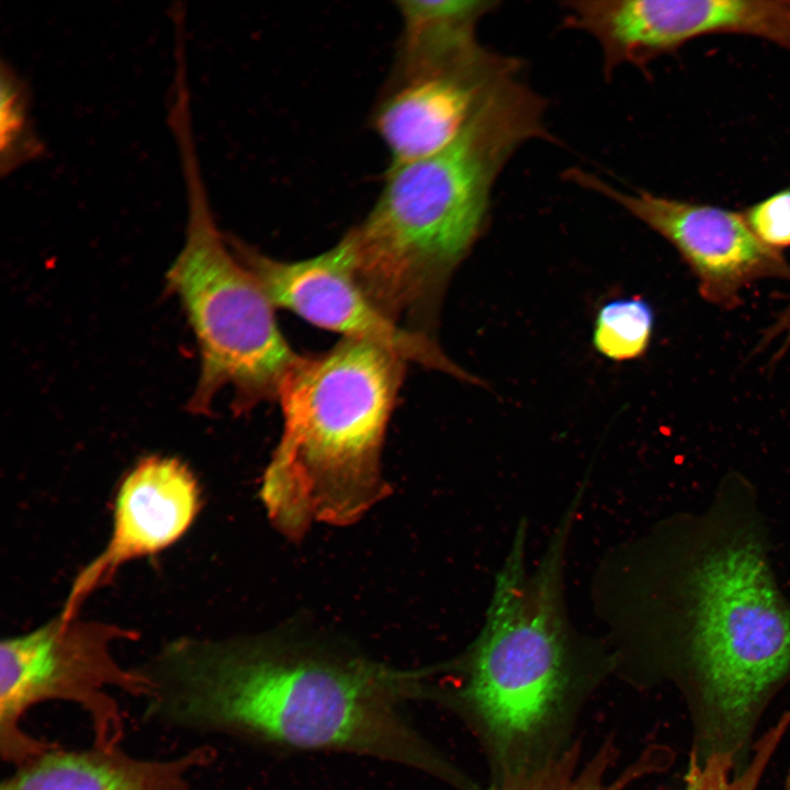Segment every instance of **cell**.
<instances>
[{"label":"cell","mask_w":790,"mask_h":790,"mask_svg":"<svg viewBox=\"0 0 790 790\" xmlns=\"http://www.w3.org/2000/svg\"><path fill=\"white\" fill-rule=\"evenodd\" d=\"M199 509L198 482L187 465L173 458L140 460L117 490L108 545L78 574L60 614L66 619L77 617L87 597L106 584L124 563L174 543Z\"/></svg>","instance_id":"7c38bea8"},{"label":"cell","mask_w":790,"mask_h":790,"mask_svg":"<svg viewBox=\"0 0 790 790\" xmlns=\"http://www.w3.org/2000/svg\"><path fill=\"white\" fill-rule=\"evenodd\" d=\"M137 633L113 623L66 619L61 614L0 646V755L13 767L54 747L23 726L34 707L61 701L90 721L92 744L120 746L125 719L112 690L144 699L149 682L137 667H124L112 645Z\"/></svg>","instance_id":"52a82bcc"},{"label":"cell","mask_w":790,"mask_h":790,"mask_svg":"<svg viewBox=\"0 0 790 790\" xmlns=\"http://www.w3.org/2000/svg\"><path fill=\"white\" fill-rule=\"evenodd\" d=\"M597 614L616 675L639 687L675 684L691 715V751L726 754L742 767L761 714L790 679V609L761 553L715 546L687 580H674L624 549Z\"/></svg>","instance_id":"7a4b0ae2"},{"label":"cell","mask_w":790,"mask_h":790,"mask_svg":"<svg viewBox=\"0 0 790 790\" xmlns=\"http://www.w3.org/2000/svg\"><path fill=\"white\" fill-rule=\"evenodd\" d=\"M522 71V61L478 41L449 55L396 64L374 115L392 165L429 157L450 145L488 97Z\"/></svg>","instance_id":"9c48e42d"},{"label":"cell","mask_w":790,"mask_h":790,"mask_svg":"<svg viewBox=\"0 0 790 790\" xmlns=\"http://www.w3.org/2000/svg\"><path fill=\"white\" fill-rule=\"evenodd\" d=\"M780 341L775 359L782 357L790 347V302L778 314L774 323L764 331L759 342L760 347H766L771 341Z\"/></svg>","instance_id":"ffe728a7"},{"label":"cell","mask_w":790,"mask_h":790,"mask_svg":"<svg viewBox=\"0 0 790 790\" xmlns=\"http://www.w3.org/2000/svg\"><path fill=\"white\" fill-rule=\"evenodd\" d=\"M588 30L608 71L623 65L644 70L707 34L753 35L790 48V0H600Z\"/></svg>","instance_id":"8fae6325"},{"label":"cell","mask_w":790,"mask_h":790,"mask_svg":"<svg viewBox=\"0 0 790 790\" xmlns=\"http://www.w3.org/2000/svg\"><path fill=\"white\" fill-rule=\"evenodd\" d=\"M405 365L381 345L342 338L289 372L278 396L283 432L260 489L281 533L353 523L387 495L381 452Z\"/></svg>","instance_id":"5b68a950"},{"label":"cell","mask_w":790,"mask_h":790,"mask_svg":"<svg viewBox=\"0 0 790 790\" xmlns=\"http://www.w3.org/2000/svg\"><path fill=\"white\" fill-rule=\"evenodd\" d=\"M149 681L142 720L162 729L296 751L363 755L426 772L456 790L477 782L404 714L426 669L276 636L182 639L137 667Z\"/></svg>","instance_id":"6da1fadb"},{"label":"cell","mask_w":790,"mask_h":790,"mask_svg":"<svg viewBox=\"0 0 790 790\" xmlns=\"http://www.w3.org/2000/svg\"><path fill=\"white\" fill-rule=\"evenodd\" d=\"M545 110L520 72L488 97L450 145L392 165L374 206L349 230L356 278L387 318L430 335L451 274L486 228L506 163L529 140L555 142Z\"/></svg>","instance_id":"277c9868"},{"label":"cell","mask_w":790,"mask_h":790,"mask_svg":"<svg viewBox=\"0 0 790 790\" xmlns=\"http://www.w3.org/2000/svg\"><path fill=\"white\" fill-rule=\"evenodd\" d=\"M229 241L274 307L291 311L343 338L381 345L406 362L479 383L448 358L431 335L396 324L372 303L356 278L349 232L326 251L298 261L276 260L236 238L229 237Z\"/></svg>","instance_id":"ba28073f"},{"label":"cell","mask_w":790,"mask_h":790,"mask_svg":"<svg viewBox=\"0 0 790 790\" xmlns=\"http://www.w3.org/2000/svg\"><path fill=\"white\" fill-rule=\"evenodd\" d=\"M654 313L642 297H622L607 302L597 313L592 345L613 361L640 358L650 346Z\"/></svg>","instance_id":"ac0fdd59"},{"label":"cell","mask_w":790,"mask_h":790,"mask_svg":"<svg viewBox=\"0 0 790 790\" xmlns=\"http://www.w3.org/2000/svg\"><path fill=\"white\" fill-rule=\"evenodd\" d=\"M582 751L577 738L561 755L533 769L490 781L483 790H628L637 780L667 769L675 758L669 747L651 745L619 775L610 777L619 757L612 735L586 760Z\"/></svg>","instance_id":"5bb4252c"},{"label":"cell","mask_w":790,"mask_h":790,"mask_svg":"<svg viewBox=\"0 0 790 790\" xmlns=\"http://www.w3.org/2000/svg\"><path fill=\"white\" fill-rule=\"evenodd\" d=\"M499 2L486 0H405L397 2L403 21L400 53H427L477 38L482 18Z\"/></svg>","instance_id":"9a60e30c"},{"label":"cell","mask_w":790,"mask_h":790,"mask_svg":"<svg viewBox=\"0 0 790 790\" xmlns=\"http://www.w3.org/2000/svg\"><path fill=\"white\" fill-rule=\"evenodd\" d=\"M184 180V244L167 272L200 351V376L190 410L211 411L214 397L233 392L235 413L278 400L282 382L301 359L279 328L274 306L216 225L194 136L176 140Z\"/></svg>","instance_id":"8992f818"},{"label":"cell","mask_w":790,"mask_h":790,"mask_svg":"<svg viewBox=\"0 0 790 790\" xmlns=\"http://www.w3.org/2000/svg\"><path fill=\"white\" fill-rule=\"evenodd\" d=\"M44 145L31 115L30 90L5 60L0 75V171L5 177L38 158Z\"/></svg>","instance_id":"e0dca14e"},{"label":"cell","mask_w":790,"mask_h":790,"mask_svg":"<svg viewBox=\"0 0 790 790\" xmlns=\"http://www.w3.org/2000/svg\"><path fill=\"white\" fill-rule=\"evenodd\" d=\"M578 507L571 504L535 565L528 524L517 526L483 625L454 659L430 668L425 699L452 711L481 745L490 781L533 769L576 740L579 713L616 672L606 640L578 632L565 605V558Z\"/></svg>","instance_id":"3957f363"},{"label":"cell","mask_w":790,"mask_h":790,"mask_svg":"<svg viewBox=\"0 0 790 790\" xmlns=\"http://www.w3.org/2000/svg\"><path fill=\"white\" fill-rule=\"evenodd\" d=\"M216 752L199 745L168 758H143L122 745L70 749L55 745L14 767L0 790H194L191 775Z\"/></svg>","instance_id":"4fadbf2b"},{"label":"cell","mask_w":790,"mask_h":790,"mask_svg":"<svg viewBox=\"0 0 790 790\" xmlns=\"http://www.w3.org/2000/svg\"><path fill=\"white\" fill-rule=\"evenodd\" d=\"M743 214L765 245L779 251L790 246V189L752 205Z\"/></svg>","instance_id":"d6986e66"},{"label":"cell","mask_w":790,"mask_h":790,"mask_svg":"<svg viewBox=\"0 0 790 790\" xmlns=\"http://www.w3.org/2000/svg\"><path fill=\"white\" fill-rule=\"evenodd\" d=\"M789 726L790 708L755 743L751 760L741 770L730 755L714 753L700 759L691 751L684 790H757Z\"/></svg>","instance_id":"2e32d148"},{"label":"cell","mask_w":790,"mask_h":790,"mask_svg":"<svg viewBox=\"0 0 790 790\" xmlns=\"http://www.w3.org/2000/svg\"><path fill=\"white\" fill-rule=\"evenodd\" d=\"M564 177L616 202L665 238L696 275L700 296L715 306L737 307L743 290L756 281H790L789 262L755 235L743 213L623 191L579 168Z\"/></svg>","instance_id":"30bf717a"}]
</instances>
